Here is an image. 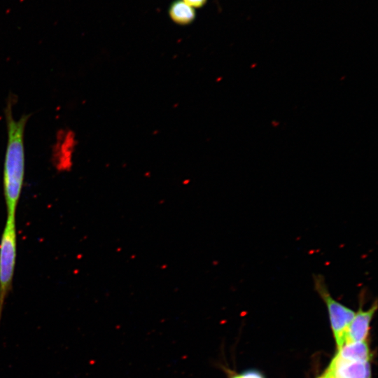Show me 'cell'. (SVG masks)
Instances as JSON below:
<instances>
[{"label": "cell", "mask_w": 378, "mask_h": 378, "mask_svg": "<svg viewBox=\"0 0 378 378\" xmlns=\"http://www.w3.org/2000/svg\"><path fill=\"white\" fill-rule=\"evenodd\" d=\"M318 378H324L323 375H321V377H319Z\"/></svg>", "instance_id": "cell-11"}, {"label": "cell", "mask_w": 378, "mask_h": 378, "mask_svg": "<svg viewBox=\"0 0 378 378\" xmlns=\"http://www.w3.org/2000/svg\"><path fill=\"white\" fill-rule=\"evenodd\" d=\"M313 281L315 290L327 307L331 328L339 349L344 344L346 332L355 312L332 297L321 274H314Z\"/></svg>", "instance_id": "cell-3"}, {"label": "cell", "mask_w": 378, "mask_h": 378, "mask_svg": "<svg viewBox=\"0 0 378 378\" xmlns=\"http://www.w3.org/2000/svg\"><path fill=\"white\" fill-rule=\"evenodd\" d=\"M229 374V378H264L262 374L256 371H247L240 375L235 374L232 372L226 370Z\"/></svg>", "instance_id": "cell-8"}, {"label": "cell", "mask_w": 378, "mask_h": 378, "mask_svg": "<svg viewBox=\"0 0 378 378\" xmlns=\"http://www.w3.org/2000/svg\"><path fill=\"white\" fill-rule=\"evenodd\" d=\"M17 255L15 215L7 214L0 240V320L6 298L10 290Z\"/></svg>", "instance_id": "cell-2"}, {"label": "cell", "mask_w": 378, "mask_h": 378, "mask_svg": "<svg viewBox=\"0 0 378 378\" xmlns=\"http://www.w3.org/2000/svg\"><path fill=\"white\" fill-rule=\"evenodd\" d=\"M377 301L375 300L368 310H363L360 304L355 313L345 335L344 344L365 341L368 335L370 321L377 309Z\"/></svg>", "instance_id": "cell-4"}, {"label": "cell", "mask_w": 378, "mask_h": 378, "mask_svg": "<svg viewBox=\"0 0 378 378\" xmlns=\"http://www.w3.org/2000/svg\"><path fill=\"white\" fill-rule=\"evenodd\" d=\"M327 370L337 378H371L370 365L368 361L346 360L337 355L332 360Z\"/></svg>", "instance_id": "cell-5"}, {"label": "cell", "mask_w": 378, "mask_h": 378, "mask_svg": "<svg viewBox=\"0 0 378 378\" xmlns=\"http://www.w3.org/2000/svg\"><path fill=\"white\" fill-rule=\"evenodd\" d=\"M5 115L8 141L4 163V195L7 214L15 215L24 178V133L29 115H23L18 120L13 118L10 101H8L5 108Z\"/></svg>", "instance_id": "cell-1"}, {"label": "cell", "mask_w": 378, "mask_h": 378, "mask_svg": "<svg viewBox=\"0 0 378 378\" xmlns=\"http://www.w3.org/2000/svg\"><path fill=\"white\" fill-rule=\"evenodd\" d=\"M170 18L180 25L190 24L195 18V9L182 0H176L169 8Z\"/></svg>", "instance_id": "cell-7"}, {"label": "cell", "mask_w": 378, "mask_h": 378, "mask_svg": "<svg viewBox=\"0 0 378 378\" xmlns=\"http://www.w3.org/2000/svg\"><path fill=\"white\" fill-rule=\"evenodd\" d=\"M324 378H337L335 377L333 374H332L330 372L326 370L325 373L323 374Z\"/></svg>", "instance_id": "cell-10"}, {"label": "cell", "mask_w": 378, "mask_h": 378, "mask_svg": "<svg viewBox=\"0 0 378 378\" xmlns=\"http://www.w3.org/2000/svg\"><path fill=\"white\" fill-rule=\"evenodd\" d=\"M190 6L194 8H201L206 2V0H182Z\"/></svg>", "instance_id": "cell-9"}, {"label": "cell", "mask_w": 378, "mask_h": 378, "mask_svg": "<svg viewBox=\"0 0 378 378\" xmlns=\"http://www.w3.org/2000/svg\"><path fill=\"white\" fill-rule=\"evenodd\" d=\"M340 358L351 361H369L372 357L366 341L344 344L336 354Z\"/></svg>", "instance_id": "cell-6"}]
</instances>
